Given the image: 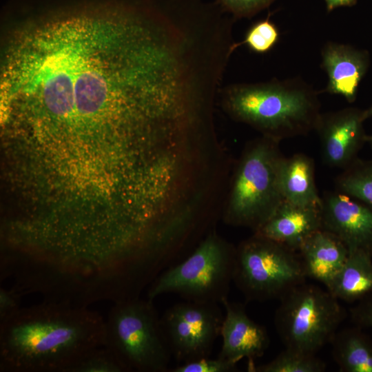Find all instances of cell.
<instances>
[{"instance_id": "6da1fadb", "label": "cell", "mask_w": 372, "mask_h": 372, "mask_svg": "<svg viewBox=\"0 0 372 372\" xmlns=\"http://www.w3.org/2000/svg\"><path fill=\"white\" fill-rule=\"evenodd\" d=\"M2 118L40 138L128 144L167 128L207 86L204 38L174 0H113L19 27L1 57Z\"/></svg>"}, {"instance_id": "7a4b0ae2", "label": "cell", "mask_w": 372, "mask_h": 372, "mask_svg": "<svg viewBox=\"0 0 372 372\" xmlns=\"http://www.w3.org/2000/svg\"><path fill=\"white\" fill-rule=\"evenodd\" d=\"M105 319L90 307L43 302L0 322L1 372H68L105 345Z\"/></svg>"}, {"instance_id": "3957f363", "label": "cell", "mask_w": 372, "mask_h": 372, "mask_svg": "<svg viewBox=\"0 0 372 372\" xmlns=\"http://www.w3.org/2000/svg\"><path fill=\"white\" fill-rule=\"evenodd\" d=\"M220 96L234 119L278 142L314 131L322 113L318 92L298 78L230 84Z\"/></svg>"}, {"instance_id": "277c9868", "label": "cell", "mask_w": 372, "mask_h": 372, "mask_svg": "<svg viewBox=\"0 0 372 372\" xmlns=\"http://www.w3.org/2000/svg\"><path fill=\"white\" fill-rule=\"evenodd\" d=\"M105 346L127 371H167L172 353L153 300L114 302L105 319Z\"/></svg>"}, {"instance_id": "5b68a950", "label": "cell", "mask_w": 372, "mask_h": 372, "mask_svg": "<svg viewBox=\"0 0 372 372\" xmlns=\"http://www.w3.org/2000/svg\"><path fill=\"white\" fill-rule=\"evenodd\" d=\"M236 254V248L211 233L184 260L158 276L147 289V298L174 293L185 300L221 304L229 296Z\"/></svg>"}, {"instance_id": "8992f818", "label": "cell", "mask_w": 372, "mask_h": 372, "mask_svg": "<svg viewBox=\"0 0 372 372\" xmlns=\"http://www.w3.org/2000/svg\"><path fill=\"white\" fill-rule=\"evenodd\" d=\"M284 156L279 142L262 136L243 153L232 184L225 219L230 225L258 229L284 200L278 173Z\"/></svg>"}, {"instance_id": "52a82bcc", "label": "cell", "mask_w": 372, "mask_h": 372, "mask_svg": "<svg viewBox=\"0 0 372 372\" xmlns=\"http://www.w3.org/2000/svg\"><path fill=\"white\" fill-rule=\"evenodd\" d=\"M274 315L285 348L316 354L330 343L345 318L339 300L327 289L302 282L280 300Z\"/></svg>"}, {"instance_id": "ba28073f", "label": "cell", "mask_w": 372, "mask_h": 372, "mask_svg": "<svg viewBox=\"0 0 372 372\" xmlns=\"http://www.w3.org/2000/svg\"><path fill=\"white\" fill-rule=\"evenodd\" d=\"M298 251L254 234L236 248L233 282L247 301L280 300L306 280Z\"/></svg>"}, {"instance_id": "9c48e42d", "label": "cell", "mask_w": 372, "mask_h": 372, "mask_svg": "<svg viewBox=\"0 0 372 372\" xmlns=\"http://www.w3.org/2000/svg\"><path fill=\"white\" fill-rule=\"evenodd\" d=\"M223 318L216 302L186 300L169 308L161 320L176 360L183 364L209 357Z\"/></svg>"}, {"instance_id": "30bf717a", "label": "cell", "mask_w": 372, "mask_h": 372, "mask_svg": "<svg viewBox=\"0 0 372 372\" xmlns=\"http://www.w3.org/2000/svg\"><path fill=\"white\" fill-rule=\"evenodd\" d=\"M364 120L363 111L355 107L321 113L314 131L326 165L343 169L358 158L366 143Z\"/></svg>"}, {"instance_id": "8fae6325", "label": "cell", "mask_w": 372, "mask_h": 372, "mask_svg": "<svg viewBox=\"0 0 372 372\" xmlns=\"http://www.w3.org/2000/svg\"><path fill=\"white\" fill-rule=\"evenodd\" d=\"M321 198V229L339 238L349 252L372 255V209L338 191L325 192Z\"/></svg>"}, {"instance_id": "7c38bea8", "label": "cell", "mask_w": 372, "mask_h": 372, "mask_svg": "<svg viewBox=\"0 0 372 372\" xmlns=\"http://www.w3.org/2000/svg\"><path fill=\"white\" fill-rule=\"evenodd\" d=\"M221 304L225 314L220 334L222 347L218 357L235 364L246 358L249 369L269 347L267 331L249 317L242 304L231 302L229 298Z\"/></svg>"}, {"instance_id": "4fadbf2b", "label": "cell", "mask_w": 372, "mask_h": 372, "mask_svg": "<svg viewBox=\"0 0 372 372\" xmlns=\"http://www.w3.org/2000/svg\"><path fill=\"white\" fill-rule=\"evenodd\" d=\"M369 63L366 52L346 44L327 43L322 50V65L328 77L326 91L353 102Z\"/></svg>"}, {"instance_id": "5bb4252c", "label": "cell", "mask_w": 372, "mask_h": 372, "mask_svg": "<svg viewBox=\"0 0 372 372\" xmlns=\"http://www.w3.org/2000/svg\"><path fill=\"white\" fill-rule=\"evenodd\" d=\"M320 229V207L300 205L283 200L254 234L298 251L306 239Z\"/></svg>"}, {"instance_id": "9a60e30c", "label": "cell", "mask_w": 372, "mask_h": 372, "mask_svg": "<svg viewBox=\"0 0 372 372\" xmlns=\"http://www.w3.org/2000/svg\"><path fill=\"white\" fill-rule=\"evenodd\" d=\"M298 253L306 276L327 287L343 267L349 250L333 234L320 229L306 239Z\"/></svg>"}, {"instance_id": "2e32d148", "label": "cell", "mask_w": 372, "mask_h": 372, "mask_svg": "<svg viewBox=\"0 0 372 372\" xmlns=\"http://www.w3.org/2000/svg\"><path fill=\"white\" fill-rule=\"evenodd\" d=\"M278 182L284 200L304 206L320 207L315 180L314 160L304 153L281 159Z\"/></svg>"}, {"instance_id": "e0dca14e", "label": "cell", "mask_w": 372, "mask_h": 372, "mask_svg": "<svg viewBox=\"0 0 372 372\" xmlns=\"http://www.w3.org/2000/svg\"><path fill=\"white\" fill-rule=\"evenodd\" d=\"M372 255L363 250L349 252L343 267L326 287L337 299L352 302L372 294Z\"/></svg>"}, {"instance_id": "ac0fdd59", "label": "cell", "mask_w": 372, "mask_h": 372, "mask_svg": "<svg viewBox=\"0 0 372 372\" xmlns=\"http://www.w3.org/2000/svg\"><path fill=\"white\" fill-rule=\"evenodd\" d=\"M330 344L340 371L372 372V340L361 327L338 331Z\"/></svg>"}, {"instance_id": "d6986e66", "label": "cell", "mask_w": 372, "mask_h": 372, "mask_svg": "<svg viewBox=\"0 0 372 372\" xmlns=\"http://www.w3.org/2000/svg\"><path fill=\"white\" fill-rule=\"evenodd\" d=\"M338 192L372 209V161L357 158L335 179Z\"/></svg>"}, {"instance_id": "ffe728a7", "label": "cell", "mask_w": 372, "mask_h": 372, "mask_svg": "<svg viewBox=\"0 0 372 372\" xmlns=\"http://www.w3.org/2000/svg\"><path fill=\"white\" fill-rule=\"evenodd\" d=\"M326 364L316 354L285 348L271 361L249 369L254 372H323Z\"/></svg>"}, {"instance_id": "44dd1931", "label": "cell", "mask_w": 372, "mask_h": 372, "mask_svg": "<svg viewBox=\"0 0 372 372\" xmlns=\"http://www.w3.org/2000/svg\"><path fill=\"white\" fill-rule=\"evenodd\" d=\"M114 353L101 346L90 351L69 369L68 372H127Z\"/></svg>"}, {"instance_id": "7402d4cb", "label": "cell", "mask_w": 372, "mask_h": 372, "mask_svg": "<svg viewBox=\"0 0 372 372\" xmlns=\"http://www.w3.org/2000/svg\"><path fill=\"white\" fill-rule=\"evenodd\" d=\"M278 37L276 25L266 19L254 23L247 32L244 40L235 43V48L245 44L254 52L267 53L276 45Z\"/></svg>"}, {"instance_id": "603a6c76", "label": "cell", "mask_w": 372, "mask_h": 372, "mask_svg": "<svg viewBox=\"0 0 372 372\" xmlns=\"http://www.w3.org/2000/svg\"><path fill=\"white\" fill-rule=\"evenodd\" d=\"M275 0H215L234 19L250 18L268 8Z\"/></svg>"}, {"instance_id": "cb8c5ba5", "label": "cell", "mask_w": 372, "mask_h": 372, "mask_svg": "<svg viewBox=\"0 0 372 372\" xmlns=\"http://www.w3.org/2000/svg\"><path fill=\"white\" fill-rule=\"evenodd\" d=\"M238 369L237 364L218 357L216 359L203 358L180 364L172 372H233Z\"/></svg>"}, {"instance_id": "d4e9b609", "label": "cell", "mask_w": 372, "mask_h": 372, "mask_svg": "<svg viewBox=\"0 0 372 372\" xmlns=\"http://www.w3.org/2000/svg\"><path fill=\"white\" fill-rule=\"evenodd\" d=\"M22 295L14 288H0V322L11 317L21 308Z\"/></svg>"}, {"instance_id": "484cf974", "label": "cell", "mask_w": 372, "mask_h": 372, "mask_svg": "<svg viewBox=\"0 0 372 372\" xmlns=\"http://www.w3.org/2000/svg\"><path fill=\"white\" fill-rule=\"evenodd\" d=\"M349 312L355 326L372 328V294L358 301Z\"/></svg>"}, {"instance_id": "4316f807", "label": "cell", "mask_w": 372, "mask_h": 372, "mask_svg": "<svg viewBox=\"0 0 372 372\" xmlns=\"http://www.w3.org/2000/svg\"><path fill=\"white\" fill-rule=\"evenodd\" d=\"M327 9L331 11L342 6H351L355 3L357 0H324Z\"/></svg>"}, {"instance_id": "83f0119b", "label": "cell", "mask_w": 372, "mask_h": 372, "mask_svg": "<svg viewBox=\"0 0 372 372\" xmlns=\"http://www.w3.org/2000/svg\"><path fill=\"white\" fill-rule=\"evenodd\" d=\"M364 118L366 120V118L372 116V106L368 108L366 110H363Z\"/></svg>"}, {"instance_id": "f1b7e54d", "label": "cell", "mask_w": 372, "mask_h": 372, "mask_svg": "<svg viewBox=\"0 0 372 372\" xmlns=\"http://www.w3.org/2000/svg\"><path fill=\"white\" fill-rule=\"evenodd\" d=\"M366 142H369L372 144V134L369 136L366 135Z\"/></svg>"}]
</instances>
